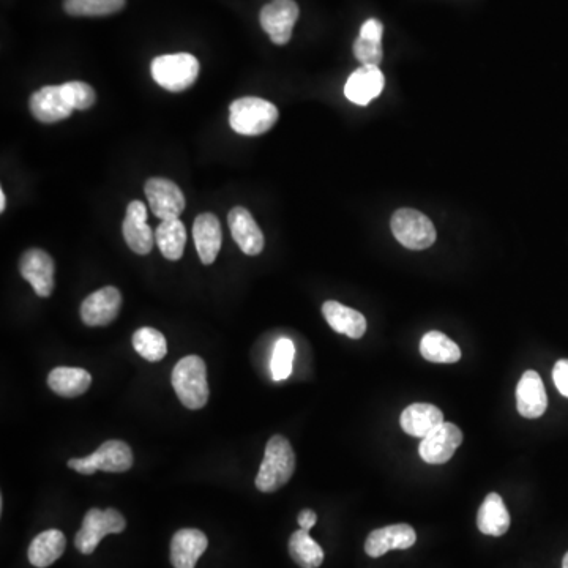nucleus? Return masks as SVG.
I'll list each match as a JSON object with an SVG mask.
<instances>
[{
    "label": "nucleus",
    "mask_w": 568,
    "mask_h": 568,
    "mask_svg": "<svg viewBox=\"0 0 568 568\" xmlns=\"http://www.w3.org/2000/svg\"><path fill=\"white\" fill-rule=\"evenodd\" d=\"M296 471V453L284 436H273L266 447V455L256 477V488L261 493H275L291 480Z\"/></svg>",
    "instance_id": "1"
},
{
    "label": "nucleus",
    "mask_w": 568,
    "mask_h": 568,
    "mask_svg": "<svg viewBox=\"0 0 568 568\" xmlns=\"http://www.w3.org/2000/svg\"><path fill=\"white\" fill-rule=\"evenodd\" d=\"M172 387L180 403L191 411L204 408L209 401L206 363L198 355H188L177 362L171 376Z\"/></svg>",
    "instance_id": "2"
},
{
    "label": "nucleus",
    "mask_w": 568,
    "mask_h": 568,
    "mask_svg": "<svg viewBox=\"0 0 568 568\" xmlns=\"http://www.w3.org/2000/svg\"><path fill=\"white\" fill-rule=\"evenodd\" d=\"M277 106L258 97H243L229 106V124L242 136L264 135L278 120Z\"/></svg>",
    "instance_id": "3"
},
{
    "label": "nucleus",
    "mask_w": 568,
    "mask_h": 568,
    "mask_svg": "<svg viewBox=\"0 0 568 568\" xmlns=\"http://www.w3.org/2000/svg\"><path fill=\"white\" fill-rule=\"evenodd\" d=\"M150 71L158 86L169 92H184L196 83L199 62L188 53L166 54L155 57Z\"/></svg>",
    "instance_id": "4"
},
{
    "label": "nucleus",
    "mask_w": 568,
    "mask_h": 568,
    "mask_svg": "<svg viewBox=\"0 0 568 568\" xmlns=\"http://www.w3.org/2000/svg\"><path fill=\"white\" fill-rule=\"evenodd\" d=\"M133 452L130 445L124 441H106L95 450L92 455L84 458H71L68 468L83 475H92L97 471L103 472H127L133 468Z\"/></svg>",
    "instance_id": "5"
},
{
    "label": "nucleus",
    "mask_w": 568,
    "mask_h": 568,
    "mask_svg": "<svg viewBox=\"0 0 568 568\" xmlns=\"http://www.w3.org/2000/svg\"><path fill=\"white\" fill-rule=\"evenodd\" d=\"M127 521L116 509H90L83 520V526L76 534L75 545L79 553L89 554L97 550L101 540L109 534H120L125 531Z\"/></svg>",
    "instance_id": "6"
},
{
    "label": "nucleus",
    "mask_w": 568,
    "mask_h": 568,
    "mask_svg": "<svg viewBox=\"0 0 568 568\" xmlns=\"http://www.w3.org/2000/svg\"><path fill=\"white\" fill-rule=\"evenodd\" d=\"M393 236L409 250H426L436 242V229L430 218L414 209H400L393 213Z\"/></svg>",
    "instance_id": "7"
},
{
    "label": "nucleus",
    "mask_w": 568,
    "mask_h": 568,
    "mask_svg": "<svg viewBox=\"0 0 568 568\" xmlns=\"http://www.w3.org/2000/svg\"><path fill=\"white\" fill-rule=\"evenodd\" d=\"M299 15V5L294 0H272L262 7L259 23L270 40L281 46L291 40Z\"/></svg>",
    "instance_id": "8"
},
{
    "label": "nucleus",
    "mask_w": 568,
    "mask_h": 568,
    "mask_svg": "<svg viewBox=\"0 0 568 568\" xmlns=\"http://www.w3.org/2000/svg\"><path fill=\"white\" fill-rule=\"evenodd\" d=\"M144 193L149 201L150 210L161 221L177 220L187 206L184 193L172 180L152 177L147 180Z\"/></svg>",
    "instance_id": "9"
},
{
    "label": "nucleus",
    "mask_w": 568,
    "mask_h": 568,
    "mask_svg": "<svg viewBox=\"0 0 568 568\" xmlns=\"http://www.w3.org/2000/svg\"><path fill=\"white\" fill-rule=\"evenodd\" d=\"M19 272L24 280L29 281L37 296L49 297L53 294L56 266L46 251L40 248L27 250L19 261Z\"/></svg>",
    "instance_id": "10"
},
{
    "label": "nucleus",
    "mask_w": 568,
    "mask_h": 568,
    "mask_svg": "<svg viewBox=\"0 0 568 568\" xmlns=\"http://www.w3.org/2000/svg\"><path fill=\"white\" fill-rule=\"evenodd\" d=\"M463 444V431L453 423L444 422L420 442L419 452L428 464H444L452 460L455 450Z\"/></svg>",
    "instance_id": "11"
},
{
    "label": "nucleus",
    "mask_w": 568,
    "mask_h": 568,
    "mask_svg": "<svg viewBox=\"0 0 568 568\" xmlns=\"http://www.w3.org/2000/svg\"><path fill=\"white\" fill-rule=\"evenodd\" d=\"M122 294L114 286L98 289L81 303V319L89 327H105L119 316Z\"/></svg>",
    "instance_id": "12"
},
{
    "label": "nucleus",
    "mask_w": 568,
    "mask_h": 568,
    "mask_svg": "<svg viewBox=\"0 0 568 568\" xmlns=\"http://www.w3.org/2000/svg\"><path fill=\"white\" fill-rule=\"evenodd\" d=\"M125 242L136 255H149L155 245V232L147 225V209L141 201H131L125 213Z\"/></svg>",
    "instance_id": "13"
},
{
    "label": "nucleus",
    "mask_w": 568,
    "mask_h": 568,
    "mask_svg": "<svg viewBox=\"0 0 568 568\" xmlns=\"http://www.w3.org/2000/svg\"><path fill=\"white\" fill-rule=\"evenodd\" d=\"M30 113L42 124H56L73 114V106L65 98L62 86H45L29 101Z\"/></svg>",
    "instance_id": "14"
},
{
    "label": "nucleus",
    "mask_w": 568,
    "mask_h": 568,
    "mask_svg": "<svg viewBox=\"0 0 568 568\" xmlns=\"http://www.w3.org/2000/svg\"><path fill=\"white\" fill-rule=\"evenodd\" d=\"M415 540L417 535L414 527L409 524H393L371 532L365 542V551L368 556L376 559L392 550H408L414 546Z\"/></svg>",
    "instance_id": "15"
},
{
    "label": "nucleus",
    "mask_w": 568,
    "mask_h": 568,
    "mask_svg": "<svg viewBox=\"0 0 568 568\" xmlns=\"http://www.w3.org/2000/svg\"><path fill=\"white\" fill-rule=\"evenodd\" d=\"M384 84V75L379 67L362 65L349 76L348 83L344 86V95L355 105L367 106L381 95Z\"/></svg>",
    "instance_id": "16"
},
{
    "label": "nucleus",
    "mask_w": 568,
    "mask_h": 568,
    "mask_svg": "<svg viewBox=\"0 0 568 568\" xmlns=\"http://www.w3.org/2000/svg\"><path fill=\"white\" fill-rule=\"evenodd\" d=\"M232 237L248 256H258L264 250V234L255 218L243 207H234L228 215Z\"/></svg>",
    "instance_id": "17"
},
{
    "label": "nucleus",
    "mask_w": 568,
    "mask_h": 568,
    "mask_svg": "<svg viewBox=\"0 0 568 568\" xmlns=\"http://www.w3.org/2000/svg\"><path fill=\"white\" fill-rule=\"evenodd\" d=\"M516 408L526 419H539L545 414L548 397L537 371H526L520 379V384L516 387Z\"/></svg>",
    "instance_id": "18"
},
{
    "label": "nucleus",
    "mask_w": 568,
    "mask_h": 568,
    "mask_svg": "<svg viewBox=\"0 0 568 568\" xmlns=\"http://www.w3.org/2000/svg\"><path fill=\"white\" fill-rule=\"evenodd\" d=\"M209 540L199 529H180L171 540V564L174 568H195L206 553Z\"/></svg>",
    "instance_id": "19"
},
{
    "label": "nucleus",
    "mask_w": 568,
    "mask_h": 568,
    "mask_svg": "<svg viewBox=\"0 0 568 568\" xmlns=\"http://www.w3.org/2000/svg\"><path fill=\"white\" fill-rule=\"evenodd\" d=\"M193 237L199 259L204 266H210L217 259L223 243L220 220L213 213H201L193 225Z\"/></svg>",
    "instance_id": "20"
},
{
    "label": "nucleus",
    "mask_w": 568,
    "mask_h": 568,
    "mask_svg": "<svg viewBox=\"0 0 568 568\" xmlns=\"http://www.w3.org/2000/svg\"><path fill=\"white\" fill-rule=\"evenodd\" d=\"M401 428L414 438H425L444 423L441 409L430 403H414L401 414Z\"/></svg>",
    "instance_id": "21"
},
{
    "label": "nucleus",
    "mask_w": 568,
    "mask_h": 568,
    "mask_svg": "<svg viewBox=\"0 0 568 568\" xmlns=\"http://www.w3.org/2000/svg\"><path fill=\"white\" fill-rule=\"evenodd\" d=\"M322 314L329 326L352 340H359L367 332V319L359 311L344 307L340 302L329 300L322 305Z\"/></svg>",
    "instance_id": "22"
},
{
    "label": "nucleus",
    "mask_w": 568,
    "mask_h": 568,
    "mask_svg": "<svg viewBox=\"0 0 568 568\" xmlns=\"http://www.w3.org/2000/svg\"><path fill=\"white\" fill-rule=\"evenodd\" d=\"M382 35L384 26L379 19H368L360 29L359 37L354 42V56L362 65H376L382 62Z\"/></svg>",
    "instance_id": "23"
},
{
    "label": "nucleus",
    "mask_w": 568,
    "mask_h": 568,
    "mask_svg": "<svg viewBox=\"0 0 568 568\" xmlns=\"http://www.w3.org/2000/svg\"><path fill=\"white\" fill-rule=\"evenodd\" d=\"M92 376L83 368L57 367L48 376L49 389L64 398H75L89 390Z\"/></svg>",
    "instance_id": "24"
},
{
    "label": "nucleus",
    "mask_w": 568,
    "mask_h": 568,
    "mask_svg": "<svg viewBox=\"0 0 568 568\" xmlns=\"http://www.w3.org/2000/svg\"><path fill=\"white\" fill-rule=\"evenodd\" d=\"M477 526L485 535L501 537L507 534L510 527V513L499 494L491 493L485 497L477 515Z\"/></svg>",
    "instance_id": "25"
},
{
    "label": "nucleus",
    "mask_w": 568,
    "mask_h": 568,
    "mask_svg": "<svg viewBox=\"0 0 568 568\" xmlns=\"http://www.w3.org/2000/svg\"><path fill=\"white\" fill-rule=\"evenodd\" d=\"M67 539L57 529L38 534L29 546V562L37 568L53 565L64 554Z\"/></svg>",
    "instance_id": "26"
},
{
    "label": "nucleus",
    "mask_w": 568,
    "mask_h": 568,
    "mask_svg": "<svg viewBox=\"0 0 568 568\" xmlns=\"http://www.w3.org/2000/svg\"><path fill=\"white\" fill-rule=\"evenodd\" d=\"M155 243L166 259L179 261L187 245V229L184 223L179 218L161 221V225L155 231Z\"/></svg>",
    "instance_id": "27"
},
{
    "label": "nucleus",
    "mask_w": 568,
    "mask_h": 568,
    "mask_svg": "<svg viewBox=\"0 0 568 568\" xmlns=\"http://www.w3.org/2000/svg\"><path fill=\"white\" fill-rule=\"evenodd\" d=\"M420 354L423 359L433 363H456L461 359L458 344L438 330H431L422 338Z\"/></svg>",
    "instance_id": "28"
},
{
    "label": "nucleus",
    "mask_w": 568,
    "mask_h": 568,
    "mask_svg": "<svg viewBox=\"0 0 568 568\" xmlns=\"http://www.w3.org/2000/svg\"><path fill=\"white\" fill-rule=\"evenodd\" d=\"M289 554L300 568H318L324 562V550L311 539L310 531L305 529L291 535Z\"/></svg>",
    "instance_id": "29"
},
{
    "label": "nucleus",
    "mask_w": 568,
    "mask_h": 568,
    "mask_svg": "<svg viewBox=\"0 0 568 568\" xmlns=\"http://www.w3.org/2000/svg\"><path fill=\"white\" fill-rule=\"evenodd\" d=\"M133 348L147 362H160L168 354V343L163 333L152 327H141L133 335Z\"/></svg>",
    "instance_id": "30"
},
{
    "label": "nucleus",
    "mask_w": 568,
    "mask_h": 568,
    "mask_svg": "<svg viewBox=\"0 0 568 568\" xmlns=\"http://www.w3.org/2000/svg\"><path fill=\"white\" fill-rule=\"evenodd\" d=\"M127 0H64L70 16H109L119 13Z\"/></svg>",
    "instance_id": "31"
},
{
    "label": "nucleus",
    "mask_w": 568,
    "mask_h": 568,
    "mask_svg": "<svg viewBox=\"0 0 568 568\" xmlns=\"http://www.w3.org/2000/svg\"><path fill=\"white\" fill-rule=\"evenodd\" d=\"M296 357V346L289 338H280L273 346L272 359H270V374L273 381H284L292 373Z\"/></svg>",
    "instance_id": "32"
},
{
    "label": "nucleus",
    "mask_w": 568,
    "mask_h": 568,
    "mask_svg": "<svg viewBox=\"0 0 568 568\" xmlns=\"http://www.w3.org/2000/svg\"><path fill=\"white\" fill-rule=\"evenodd\" d=\"M62 90H64L68 103L73 106V109H79V111L92 108L97 101L95 90L89 84L81 83V81L62 84Z\"/></svg>",
    "instance_id": "33"
},
{
    "label": "nucleus",
    "mask_w": 568,
    "mask_h": 568,
    "mask_svg": "<svg viewBox=\"0 0 568 568\" xmlns=\"http://www.w3.org/2000/svg\"><path fill=\"white\" fill-rule=\"evenodd\" d=\"M553 379L557 390L568 398V360H559L553 368Z\"/></svg>",
    "instance_id": "34"
},
{
    "label": "nucleus",
    "mask_w": 568,
    "mask_h": 568,
    "mask_svg": "<svg viewBox=\"0 0 568 568\" xmlns=\"http://www.w3.org/2000/svg\"><path fill=\"white\" fill-rule=\"evenodd\" d=\"M299 521L300 529H305V531H311V527H314L316 521H318V515L313 512V510L305 509L299 513Z\"/></svg>",
    "instance_id": "35"
},
{
    "label": "nucleus",
    "mask_w": 568,
    "mask_h": 568,
    "mask_svg": "<svg viewBox=\"0 0 568 568\" xmlns=\"http://www.w3.org/2000/svg\"><path fill=\"white\" fill-rule=\"evenodd\" d=\"M5 207H7V196H5L4 190L0 191V212H5Z\"/></svg>",
    "instance_id": "36"
},
{
    "label": "nucleus",
    "mask_w": 568,
    "mask_h": 568,
    "mask_svg": "<svg viewBox=\"0 0 568 568\" xmlns=\"http://www.w3.org/2000/svg\"><path fill=\"white\" fill-rule=\"evenodd\" d=\"M562 568H568V553L565 554L564 561H562Z\"/></svg>",
    "instance_id": "37"
}]
</instances>
